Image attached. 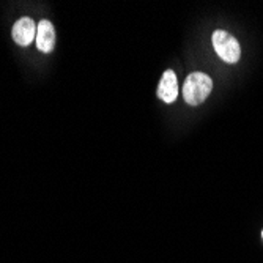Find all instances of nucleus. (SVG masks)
Instances as JSON below:
<instances>
[{
    "mask_svg": "<svg viewBox=\"0 0 263 263\" xmlns=\"http://www.w3.org/2000/svg\"><path fill=\"white\" fill-rule=\"evenodd\" d=\"M36 38V24L32 17H21L13 26V40L19 46H29Z\"/></svg>",
    "mask_w": 263,
    "mask_h": 263,
    "instance_id": "nucleus-3",
    "label": "nucleus"
},
{
    "mask_svg": "<svg viewBox=\"0 0 263 263\" xmlns=\"http://www.w3.org/2000/svg\"><path fill=\"white\" fill-rule=\"evenodd\" d=\"M211 41H213V47L216 54L227 63H236L241 57V47H240V43L238 40L230 35L229 32L226 30H214L213 32V36H211Z\"/></svg>",
    "mask_w": 263,
    "mask_h": 263,
    "instance_id": "nucleus-2",
    "label": "nucleus"
},
{
    "mask_svg": "<svg viewBox=\"0 0 263 263\" xmlns=\"http://www.w3.org/2000/svg\"><path fill=\"white\" fill-rule=\"evenodd\" d=\"M261 236H263V232H261Z\"/></svg>",
    "mask_w": 263,
    "mask_h": 263,
    "instance_id": "nucleus-6",
    "label": "nucleus"
},
{
    "mask_svg": "<svg viewBox=\"0 0 263 263\" xmlns=\"http://www.w3.org/2000/svg\"><path fill=\"white\" fill-rule=\"evenodd\" d=\"M36 47L38 51L44 52V54H49L52 52L54 46H55V30L52 22H49L47 19L40 21V24L36 26Z\"/></svg>",
    "mask_w": 263,
    "mask_h": 263,
    "instance_id": "nucleus-4",
    "label": "nucleus"
},
{
    "mask_svg": "<svg viewBox=\"0 0 263 263\" xmlns=\"http://www.w3.org/2000/svg\"><path fill=\"white\" fill-rule=\"evenodd\" d=\"M178 97V81L177 74L172 69H167L162 74L159 85H158V98L167 104H171L177 100Z\"/></svg>",
    "mask_w": 263,
    "mask_h": 263,
    "instance_id": "nucleus-5",
    "label": "nucleus"
},
{
    "mask_svg": "<svg viewBox=\"0 0 263 263\" xmlns=\"http://www.w3.org/2000/svg\"><path fill=\"white\" fill-rule=\"evenodd\" d=\"M213 90V81L205 73H191L183 85V98L189 106L202 104Z\"/></svg>",
    "mask_w": 263,
    "mask_h": 263,
    "instance_id": "nucleus-1",
    "label": "nucleus"
}]
</instances>
